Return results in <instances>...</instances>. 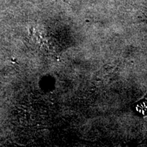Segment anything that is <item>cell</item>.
Listing matches in <instances>:
<instances>
[{
	"mask_svg": "<svg viewBox=\"0 0 147 147\" xmlns=\"http://www.w3.org/2000/svg\"><path fill=\"white\" fill-rule=\"evenodd\" d=\"M133 106L136 111L142 117L147 116V93L144 98L136 102Z\"/></svg>",
	"mask_w": 147,
	"mask_h": 147,
	"instance_id": "obj_1",
	"label": "cell"
}]
</instances>
